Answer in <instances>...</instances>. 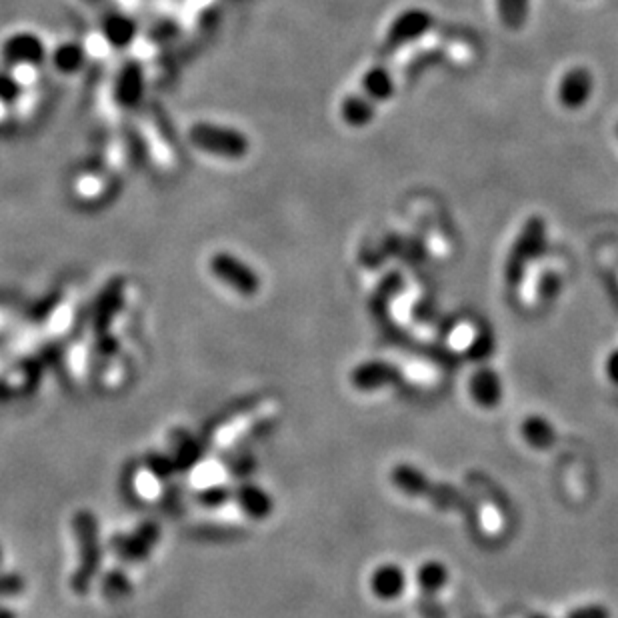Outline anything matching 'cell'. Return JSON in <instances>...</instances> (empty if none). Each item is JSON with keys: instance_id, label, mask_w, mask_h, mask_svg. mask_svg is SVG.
I'll use <instances>...</instances> for the list:
<instances>
[{"instance_id": "obj_1", "label": "cell", "mask_w": 618, "mask_h": 618, "mask_svg": "<svg viewBox=\"0 0 618 618\" xmlns=\"http://www.w3.org/2000/svg\"><path fill=\"white\" fill-rule=\"evenodd\" d=\"M390 480L404 494L430 500L438 510H454L462 514L472 508V500L458 488L430 480L420 468L412 464H396L390 470Z\"/></svg>"}, {"instance_id": "obj_2", "label": "cell", "mask_w": 618, "mask_h": 618, "mask_svg": "<svg viewBox=\"0 0 618 618\" xmlns=\"http://www.w3.org/2000/svg\"><path fill=\"white\" fill-rule=\"evenodd\" d=\"M188 140L196 150L226 160H240L250 150V140L244 132L230 126H218L214 122L192 124L188 130Z\"/></svg>"}, {"instance_id": "obj_3", "label": "cell", "mask_w": 618, "mask_h": 618, "mask_svg": "<svg viewBox=\"0 0 618 618\" xmlns=\"http://www.w3.org/2000/svg\"><path fill=\"white\" fill-rule=\"evenodd\" d=\"M210 270L220 282H224L228 288L242 296H252L260 290V276L256 274V270H252L244 260L228 252L214 254L210 258Z\"/></svg>"}, {"instance_id": "obj_4", "label": "cell", "mask_w": 618, "mask_h": 618, "mask_svg": "<svg viewBox=\"0 0 618 618\" xmlns=\"http://www.w3.org/2000/svg\"><path fill=\"white\" fill-rule=\"evenodd\" d=\"M544 224L540 222H530L524 232L520 234V238L516 240L514 248H512V254L508 258V264H506V280L516 284L522 276V270L524 266L534 260L540 250H544Z\"/></svg>"}, {"instance_id": "obj_5", "label": "cell", "mask_w": 618, "mask_h": 618, "mask_svg": "<svg viewBox=\"0 0 618 618\" xmlns=\"http://www.w3.org/2000/svg\"><path fill=\"white\" fill-rule=\"evenodd\" d=\"M2 56L14 66H38L46 58V46L32 32H18L4 42Z\"/></svg>"}, {"instance_id": "obj_6", "label": "cell", "mask_w": 618, "mask_h": 618, "mask_svg": "<svg viewBox=\"0 0 618 618\" xmlns=\"http://www.w3.org/2000/svg\"><path fill=\"white\" fill-rule=\"evenodd\" d=\"M468 392L476 406L490 410V408L500 406L504 398V384H502L500 374L494 368L482 366L472 372L468 380Z\"/></svg>"}, {"instance_id": "obj_7", "label": "cell", "mask_w": 618, "mask_h": 618, "mask_svg": "<svg viewBox=\"0 0 618 618\" xmlns=\"http://www.w3.org/2000/svg\"><path fill=\"white\" fill-rule=\"evenodd\" d=\"M432 26V16L422 8H410L404 10L400 16H396L388 28L386 44L388 46H402L404 42L416 40Z\"/></svg>"}, {"instance_id": "obj_8", "label": "cell", "mask_w": 618, "mask_h": 618, "mask_svg": "<svg viewBox=\"0 0 618 618\" xmlns=\"http://www.w3.org/2000/svg\"><path fill=\"white\" fill-rule=\"evenodd\" d=\"M408 576L406 570L396 562H384L374 568L370 576V590L378 600H396L406 592Z\"/></svg>"}, {"instance_id": "obj_9", "label": "cell", "mask_w": 618, "mask_h": 618, "mask_svg": "<svg viewBox=\"0 0 618 618\" xmlns=\"http://www.w3.org/2000/svg\"><path fill=\"white\" fill-rule=\"evenodd\" d=\"M592 88H594L592 74L586 68L576 66L562 76L558 84V98L566 108H580L592 96Z\"/></svg>"}, {"instance_id": "obj_10", "label": "cell", "mask_w": 618, "mask_h": 618, "mask_svg": "<svg viewBox=\"0 0 618 618\" xmlns=\"http://www.w3.org/2000/svg\"><path fill=\"white\" fill-rule=\"evenodd\" d=\"M144 94V72L136 62H128L120 68L114 82V98L120 106L132 108Z\"/></svg>"}, {"instance_id": "obj_11", "label": "cell", "mask_w": 618, "mask_h": 618, "mask_svg": "<svg viewBox=\"0 0 618 618\" xmlns=\"http://www.w3.org/2000/svg\"><path fill=\"white\" fill-rule=\"evenodd\" d=\"M398 378H400L398 370L392 364L380 362V360L364 362V364L356 366L354 372H352V384L360 390L384 388L388 384H396Z\"/></svg>"}, {"instance_id": "obj_12", "label": "cell", "mask_w": 618, "mask_h": 618, "mask_svg": "<svg viewBox=\"0 0 618 618\" xmlns=\"http://www.w3.org/2000/svg\"><path fill=\"white\" fill-rule=\"evenodd\" d=\"M520 436L534 450H548L558 438L554 424L540 414H530L520 422Z\"/></svg>"}, {"instance_id": "obj_13", "label": "cell", "mask_w": 618, "mask_h": 618, "mask_svg": "<svg viewBox=\"0 0 618 618\" xmlns=\"http://www.w3.org/2000/svg\"><path fill=\"white\" fill-rule=\"evenodd\" d=\"M102 34L108 46L126 48L136 36V24L130 16L122 12H108L102 20Z\"/></svg>"}, {"instance_id": "obj_14", "label": "cell", "mask_w": 618, "mask_h": 618, "mask_svg": "<svg viewBox=\"0 0 618 618\" xmlns=\"http://www.w3.org/2000/svg\"><path fill=\"white\" fill-rule=\"evenodd\" d=\"M374 112H376V102H372L364 92L348 94L340 104V116L352 128L368 126L370 120L374 118Z\"/></svg>"}, {"instance_id": "obj_15", "label": "cell", "mask_w": 618, "mask_h": 618, "mask_svg": "<svg viewBox=\"0 0 618 618\" xmlns=\"http://www.w3.org/2000/svg\"><path fill=\"white\" fill-rule=\"evenodd\" d=\"M360 92H364L372 102H386L394 94V80L384 66H372L364 72L360 80Z\"/></svg>"}, {"instance_id": "obj_16", "label": "cell", "mask_w": 618, "mask_h": 618, "mask_svg": "<svg viewBox=\"0 0 618 618\" xmlns=\"http://www.w3.org/2000/svg\"><path fill=\"white\" fill-rule=\"evenodd\" d=\"M450 582V570L442 560H424L416 570V584L424 594H438Z\"/></svg>"}, {"instance_id": "obj_17", "label": "cell", "mask_w": 618, "mask_h": 618, "mask_svg": "<svg viewBox=\"0 0 618 618\" xmlns=\"http://www.w3.org/2000/svg\"><path fill=\"white\" fill-rule=\"evenodd\" d=\"M52 64L58 72L74 74L84 64V50L76 42H64L54 48L52 52Z\"/></svg>"}, {"instance_id": "obj_18", "label": "cell", "mask_w": 618, "mask_h": 618, "mask_svg": "<svg viewBox=\"0 0 618 618\" xmlns=\"http://www.w3.org/2000/svg\"><path fill=\"white\" fill-rule=\"evenodd\" d=\"M498 16L504 26L516 30L524 24L530 8V0H496Z\"/></svg>"}, {"instance_id": "obj_19", "label": "cell", "mask_w": 618, "mask_h": 618, "mask_svg": "<svg viewBox=\"0 0 618 618\" xmlns=\"http://www.w3.org/2000/svg\"><path fill=\"white\" fill-rule=\"evenodd\" d=\"M240 502L244 506V510L250 514V516H256V518H262L268 514L272 502L270 498L256 486H246L242 488L240 492Z\"/></svg>"}, {"instance_id": "obj_20", "label": "cell", "mask_w": 618, "mask_h": 618, "mask_svg": "<svg viewBox=\"0 0 618 618\" xmlns=\"http://www.w3.org/2000/svg\"><path fill=\"white\" fill-rule=\"evenodd\" d=\"M566 618H612L610 610L602 604H584L578 608H572Z\"/></svg>"}, {"instance_id": "obj_21", "label": "cell", "mask_w": 618, "mask_h": 618, "mask_svg": "<svg viewBox=\"0 0 618 618\" xmlns=\"http://www.w3.org/2000/svg\"><path fill=\"white\" fill-rule=\"evenodd\" d=\"M20 94V86L14 78H10L8 74H0V100L10 102L16 100Z\"/></svg>"}, {"instance_id": "obj_22", "label": "cell", "mask_w": 618, "mask_h": 618, "mask_svg": "<svg viewBox=\"0 0 618 618\" xmlns=\"http://www.w3.org/2000/svg\"><path fill=\"white\" fill-rule=\"evenodd\" d=\"M604 374H606V378H608L614 386H618V348H614V350L606 356V360H604Z\"/></svg>"}, {"instance_id": "obj_23", "label": "cell", "mask_w": 618, "mask_h": 618, "mask_svg": "<svg viewBox=\"0 0 618 618\" xmlns=\"http://www.w3.org/2000/svg\"><path fill=\"white\" fill-rule=\"evenodd\" d=\"M0 618H14L8 610H0Z\"/></svg>"}, {"instance_id": "obj_24", "label": "cell", "mask_w": 618, "mask_h": 618, "mask_svg": "<svg viewBox=\"0 0 618 618\" xmlns=\"http://www.w3.org/2000/svg\"><path fill=\"white\" fill-rule=\"evenodd\" d=\"M530 618H550V616H546V614H534V616H530Z\"/></svg>"}, {"instance_id": "obj_25", "label": "cell", "mask_w": 618, "mask_h": 618, "mask_svg": "<svg viewBox=\"0 0 618 618\" xmlns=\"http://www.w3.org/2000/svg\"><path fill=\"white\" fill-rule=\"evenodd\" d=\"M616 134H618V124H616Z\"/></svg>"}, {"instance_id": "obj_26", "label": "cell", "mask_w": 618, "mask_h": 618, "mask_svg": "<svg viewBox=\"0 0 618 618\" xmlns=\"http://www.w3.org/2000/svg\"><path fill=\"white\" fill-rule=\"evenodd\" d=\"M0 554H2V552H0Z\"/></svg>"}]
</instances>
